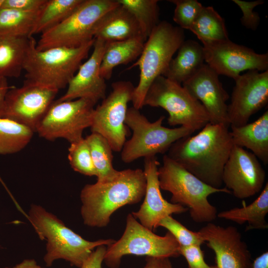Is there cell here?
<instances>
[{
  "instance_id": "cell-30",
  "label": "cell",
  "mask_w": 268,
  "mask_h": 268,
  "mask_svg": "<svg viewBox=\"0 0 268 268\" xmlns=\"http://www.w3.org/2000/svg\"><path fill=\"white\" fill-rule=\"evenodd\" d=\"M39 11L27 12L0 8V37H31Z\"/></svg>"
},
{
  "instance_id": "cell-32",
  "label": "cell",
  "mask_w": 268,
  "mask_h": 268,
  "mask_svg": "<svg viewBox=\"0 0 268 268\" xmlns=\"http://www.w3.org/2000/svg\"><path fill=\"white\" fill-rule=\"evenodd\" d=\"M134 16L143 37L146 40L159 23L157 0H116Z\"/></svg>"
},
{
  "instance_id": "cell-26",
  "label": "cell",
  "mask_w": 268,
  "mask_h": 268,
  "mask_svg": "<svg viewBox=\"0 0 268 268\" xmlns=\"http://www.w3.org/2000/svg\"><path fill=\"white\" fill-rule=\"evenodd\" d=\"M242 207H235L221 211L217 216L242 224L247 222L245 231L264 230L268 228L266 216L268 213V183H266L259 196L251 204L243 203Z\"/></svg>"
},
{
  "instance_id": "cell-28",
  "label": "cell",
  "mask_w": 268,
  "mask_h": 268,
  "mask_svg": "<svg viewBox=\"0 0 268 268\" xmlns=\"http://www.w3.org/2000/svg\"><path fill=\"white\" fill-rule=\"evenodd\" d=\"M83 0H46L37 15L31 32L43 33L59 24L81 4Z\"/></svg>"
},
{
  "instance_id": "cell-37",
  "label": "cell",
  "mask_w": 268,
  "mask_h": 268,
  "mask_svg": "<svg viewBox=\"0 0 268 268\" xmlns=\"http://www.w3.org/2000/svg\"><path fill=\"white\" fill-rule=\"evenodd\" d=\"M180 254L185 258L189 268H217L206 264L200 245L180 247Z\"/></svg>"
},
{
  "instance_id": "cell-16",
  "label": "cell",
  "mask_w": 268,
  "mask_h": 268,
  "mask_svg": "<svg viewBox=\"0 0 268 268\" xmlns=\"http://www.w3.org/2000/svg\"><path fill=\"white\" fill-rule=\"evenodd\" d=\"M266 172L258 158L251 152L234 145L222 173L225 188L239 199H247L263 187Z\"/></svg>"
},
{
  "instance_id": "cell-24",
  "label": "cell",
  "mask_w": 268,
  "mask_h": 268,
  "mask_svg": "<svg viewBox=\"0 0 268 268\" xmlns=\"http://www.w3.org/2000/svg\"><path fill=\"white\" fill-rule=\"evenodd\" d=\"M34 39L33 36L0 37V78L20 76Z\"/></svg>"
},
{
  "instance_id": "cell-34",
  "label": "cell",
  "mask_w": 268,
  "mask_h": 268,
  "mask_svg": "<svg viewBox=\"0 0 268 268\" xmlns=\"http://www.w3.org/2000/svg\"><path fill=\"white\" fill-rule=\"evenodd\" d=\"M163 227L168 230L176 239L180 247L201 245L204 243L198 232H194L186 228L172 215L166 216L159 222L158 227Z\"/></svg>"
},
{
  "instance_id": "cell-15",
  "label": "cell",
  "mask_w": 268,
  "mask_h": 268,
  "mask_svg": "<svg viewBox=\"0 0 268 268\" xmlns=\"http://www.w3.org/2000/svg\"><path fill=\"white\" fill-rule=\"evenodd\" d=\"M231 102L228 105L230 126H241L268 102V70H249L235 80Z\"/></svg>"
},
{
  "instance_id": "cell-22",
  "label": "cell",
  "mask_w": 268,
  "mask_h": 268,
  "mask_svg": "<svg viewBox=\"0 0 268 268\" xmlns=\"http://www.w3.org/2000/svg\"><path fill=\"white\" fill-rule=\"evenodd\" d=\"M230 127L234 145L250 149L265 164L268 163V110L251 123Z\"/></svg>"
},
{
  "instance_id": "cell-42",
  "label": "cell",
  "mask_w": 268,
  "mask_h": 268,
  "mask_svg": "<svg viewBox=\"0 0 268 268\" xmlns=\"http://www.w3.org/2000/svg\"><path fill=\"white\" fill-rule=\"evenodd\" d=\"M12 268H45L37 265L34 259H25Z\"/></svg>"
},
{
  "instance_id": "cell-31",
  "label": "cell",
  "mask_w": 268,
  "mask_h": 268,
  "mask_svg": "<svg viewBox=\"0 0 268 268\" xmlns=\"http://www.w3.org/2000/svg\"><path fill=\"white\" fill-rule=\"evenodd\" d=\"M34 133L24 125L0 118V154L20 151L30 141Z\"/></svg>"
},
{
  "instance_id": "cell-14",
  "label": "cell",
  "mask_w": 268,
  "mask_h": 268,
  "mask_svg": "<svg viewBox=\"0 0 268 268\" xmlns=\"http://www.w3.org/2000/svg\"><path fill=\"white\" fill-rule=\"evenodd\" d=\"M202 44L206 64L218 75H224L235 80L244 70H268V53L258 54L229 39Z\"/></svg>"
},
{
  "instance_id": "cell-3",
  "label": "cell",
  "mask_w": 268,
  "mask_h": 268,
  "mask_svg": "<svg viewBox=\"0 0 268 268\" xmlns=\"http://www.w3.org/2000/svg\"><path fill=\"white\" fill-rule=\"evenodd\" d=\"M27 215L39 238L47 241L44 260L48 267L56 260L63 259L80 268L95 248L108 246L115 241L112 239L86 240L40 205H31Z\"/></svg>"
},
{
  "instance_id": "cell-39",
  "label": "cell",
  "mask_w": 268,
  "mask_h": 268,
  "mask_svg": "<svg viewBox=\"0 0 268 268\" xmlns=\"http://www.w3.org/2000/svg\"><path fill=\"white\" fill-rule=\"evenodd\" d=\"M106 245H101L93 250L83 263L80 268H102L106 251Z\"/></svg>"
},
{
  "instance_id": "cell-23",
  "label": "cell",
  "mask_w": 268,
  "mask_h": 268,
  "mask_svg": "<svg viewBox=\"0 0 268 268\" xmlns=\"http://www.w3.org/2000/svg\"><path fill=\"white\" fill-rule=\"evenodd\" d=\"M163 75L179 84L196 74L204 64L203 46L193 40L184 41Z\"/></svg>"
},
{
  "instance_id": "cell-12",
  "label": "cell",
  "mask_w": 268,
  "mask_h": 268,
  "mask_svg": "<svg viewBox=\"0 0 268 268\" xmlns=\"http://www.w3.org/2000/svg\"><path fill=\"white\" fill-rule=\"evenodd\" d=\"M111 85V92L94 108L90 128L92 133L100 134L108 141L113 151L120 152L128 134L125 122L134 87L129 81H116Z\"/></svg>"
},
{
  "instance_id": "cell-2",
  "label": "cell",
  "mask_w": 268,
  "mask_h": 268,
  "mask_svg": "<svg viewBox=\"0 0 268 268\" xmlns=\"http://www.w3.org/2000/svg\"><path fill=\"white\" fill-rule=\"evenodd\" d=\"M146 186L143 170L138 168L120 171L117 178L110 182L85 185L80 195L84 224L92 227L107 226L115 211L142 200Z\"/></svg>"
},
{
  "instance_id": "cell-6",
  "label": "cell",
  "mask_w": 268,
  "mask_h": 268,
  "mask_svg": "<svg viewBox=\"0 0 268 268\" xmlns=\"http://www.w3.org/2000/svg\"><path fill=\"white\" fill-rule=\"evenodd\" d=\"M185 41L184 29L166 21H160L146 39L137 60L128 69L138 67L139 80L134 87L132 103L139 110L153 81L163 75L175 52Z\"/></svg>"
},
{
  "instance_id": "cell-29",
  "label": "cell",
  "mask_w": 268,
  "mask_h": 268,
  "mask_svg": "<svg viewBox=\"0 0 268 268\" xmlns=\"http://www.w3.org/2000/svg\"><path fill=\"white\" fill-rule=\"evenodd\" d=\"M190 30L202 44L229 39L224 19L211 6H202Z\"/></svg>"
},
{
  "instance_id": "cell-5",
  "label": "cell",
  "mask_w": 268,
  "mask_h": 268,
  "mask_svg": "<svg viewBox=\"0 0 268 268\" xmlns=\"http://www.w3.org/2000/svg\"><path fill=\"white\" fill-rule=\"evenodd\" d=\"M94 40L77 48L38 51L34 39L24 66L26 80L58 91L65 88L87 57Z\"/></svg>"
},
{
  "instance_id": "cell-13",
  "label": "cell",
  "mask_w": 268,
  "mask_h": 268,
  "mask_svg": "<svg viewBox=\"0 0 268 268\" xmlns=\"http://www.w3.org/2000/svg\"><path fill=\"white\" fill-rule=\"evenodd\" d=\"M59 91L24 80L9 89L0 106V118L24 125L34 132L54 102Z\"/></svg>"
},
{
  "instance_id": "cell-25",
  "label": "cell",
  "mask_w": 268,
  "mask_h": 268,
  "mask_svg": "<svg viewBox=\"0 0 268 268\" xmlns=\"http://www.w3.org/2000/svg\"><path fill=\"white\" fill-rule=\"evenodd\" d=\"M146 41L142 36L107 43L100 68V75L111 78L114 68L134 61L140 55Z\"/></svg>"
},
{
  "instance_id": "cell-33",
  "label": "cell",
  "mask_w": 268,
  "mask_h": 268,
  "mask_svg": "<svg viewBox=\"0 0 268 268\" xmlns=\"http://www.w3.org/2000/svg\"><path fill=\"white\" fill-rule=\"evenodd\" d=\"M68 159L73 170L88 176H96L89 147L85 138L70 143Z\"/></svg>"
},
{
  "instance_id": "cell-1",
  "label": "cell",
  "mask_w": 268,
  "mask_h": 268,
  "mask_svg": "<svg viewBox=\"0 0 268 268\" xmlns=\"http://www.w3.org/2000/svg\"><path fill=\"white\" fill-rule=\"evenodd\" d=\"M229 128L208 123L197 134L175 141L167 155L205 183L221 188L223 168L234 145Z\"/></svg>"
},
{
  "instance_id": "cell-21",
  "label": "cell",
  "mask_w": 268,
  "mask_h": 268,
  "mask_svg": "<svg viewBox=\"0 0 268 268\" xmlns=\"http://www.w3.org/2000/svg\"><path fill=\"white\" fill-rule=\"evenodd\" d=\"M139 36H143L138 23L133 14L120 3L101 17L94 31V39L107 43Z\"/></svg>"
},
{
  "instance_id": "cell-10",
  "label": "cell",
  "mask_w": 268,
  "mask_h": 268,
  "mask_svg": "<svg viewBox=\"0 0 268 268\" xmlns=\"http://www.w3.org/2000/svg\"><path fill=\"white\" fill-rule=\"evenodd\" d=\"M180 247L169 231L163 236L156 235L129 213L123 234L119 240L107 246L104 262L110 268H118L125 255L176 258L180 255Z\"/></svg>"
},
{
  "instance_id": "cell-17",
  "label": "cell",
  "mask_w": 268,
  "mask_h": 268,
  "mask_svg": "<svg viewBox=\"0 0 268 268\" xmlns=\"http://www.w3.org/2000/svg\"><path fill=\"white\" fill-rule=\"evenodd\" d=\"M198 232L214 252L217 268H252L251 253L236 227L209 222Z\"/></svg>"
},
{
  "instance_id": "cell-7",
  "label": "cell",
  "mask_w": 268,
  "mask_h": 268,
  "mask_svg": "<svg viewBox=\"0 0 268 268\" xmlns=\"http://www.w3.org/2000/svg\"><path fill=\"white\" fill-rule=\"evenodd\" d=\"M165 116L151 122L134 107L128 109L125 123L133 132L132 137L126 141L121 150V159L131 163L141 157L164 154L177 140L195 132L183 126L169 128L162 126Z\"/></svg>"
},
{
  "instance_id": "cell-43",
  "label": "cell",
  "mask_w": 268,
  "mask_h": 268,
  "mask_svg": "<svg viewBox=\"0 0 268 268\" xmlns=\"http://www.w3.org/2000/svg\"><path fill=\"white\" fill-rule=\"evenodd\" d=\"M0 181L1 183L3 184V186L5 185V184H3L4 183H3V181H2L1 179L0 178Z\"/></svg>"
},
{
  "instance_id": "cell-19",
  "label": "cell",
  "mask_w": 268,
  "mask_h": 268,
  "mask_svg": "<svg viewBox=\"0 0 268 268\" xmlns=\"http://www.w3.org/2000/svg\"><path fill=\"white\" fill-rule=\"evenodd\" d=\"M159 165L156 156L144 158L143 172L146 182L144 199L139 210L132 213L143 226L152 231L165 216L181 214L189 210L185 206L169 202L163 198L158 176Z\"/></svg>"
},
{
  "instance_id": "cell-9",
  "label": "cell",
  "mask_w": 268,
  "mask_h": 268,
  "mask_svg": "<svg viewBox=\"0 0 268 268\" xmlns=\"http://www.w3.org/2000/svg\"><path fill=\"white\" fill-rule=\"evenodd\" d=\"M119 4L116 0H83L62 22L42 33L36 48H77L94 39L95 27L101 17Z\"/></svg>"
},
{
  "instance_id": "cell-20",
  "label": "cell",
  "mask_w": 268,
  "mask_h": 268,
  "mask_svg": "<svg viewBox=\"0 0 268 268\" xmlns=\"http://www.w3.org/2000/svg\"><path fill=\"white\" fill-rule=\"evenodd\" d=\"M106 44L95 39L90 57L81 64L69 82L67 91L57 101L84 98L96 104L105 98L107 86L105 79L100 75V68Z\"/></svg>"
},
{
  "instance_id": "cell-41",
  "label": "cell",
  "mask_w": 268,
  "mask_h": 268,
  "mask_svg": "<svg viewBox=\"0 0 268 268\" xmlns=\"http://www.w3.org/2000/svg\"><path fill=\"white\" fill-rule=\"evenodd\" d=\"M252 268H268V252L257 257L252 263Z\"/></svg>"
},
{
  "instance_id": "cell-8",
  "label": "cell",
  "mask_w": 268,
  "mask_h": 268,
  "mask_svg": "<svg viewBox=\"0 0 268 268\" xmlns=\"http://www.w3.org/2000/svg\"><path fill=\"white\" fill-rule=\"evenodd\" d=\"M161 107L168 113V124L180 125L195 132L209 123V116L201 103L181 85L163 75L152 83L145 96L144 106Z\"/></svg>"
},
{
  "instance_id": "cell-18",
  "label": "cell",
  "mask_w": 268,
  "mask_h": 268,
  "mask_svg": "<svg viewBox=\"0 0 268 268\" xmlns=\"http://www.w3.org/2000/svg\"><path fill=\"white\" fill-rule=\"evenodd\" d=\"M182 86L203 106L210 123L230 127L226 103L229 96L218 75L207 64H204L196 74L183 83Z\"/></svg>"
},
{
  "instance_id": "cell-40",
  "label": "cell",
  "mask_w": 268,
  "mask_h": 268,
  "mask_svg": "<svg viewBox=\"0 0 268 268\" xmlns=\"http://www.w3.org/2000/svg\"><path fill=\"white\" fill-rule=\"evenodd\" d=\"M143 268H173L169 258L146 257Z\"/></svg>"
},
{
  "instance_id": "cell-36",
  "label": "cell",
  "mask_w": 268,
  "mask_h": 268,
  "mask_svg": "<svg viewBox=\"0 0 268 268\" xmlns=\"http://www.w3.org/2000/svg\"><path fill=\"white\" fill-rule=\"evenodd\" d=\"M241 9L243 16L240 20L241 24L246 28L256 30L259 26L260 17L259 13L254 11V9L258 5L262 4L264 1L258 0L253 1H246L240 0H233Z\"/></svg>"
},
{
  "instance_id": "cell-38",
  "label": "cell",
  "mask_w": 268,
  "mask_h": 268,
  "mask_svg": "<svg viewBox=\"0 0 268 268\" xmlns=\"http://www.w3.org/2000/svg\"><path fill=\"white\" fill-rule=\"evenodd\" d=\"M46 1V0H0V8L36 12L40 10Z\"/></svg>"
},
{
  "instance_id": "cell-11",
  "label": "cell",
  "mask_w": 268,
  "mask_h": 268,
  "mask_svg": "<svg viewBox=\"0 0 268 268\" xmlns=\"http://www.w3.org/2000/svg\"><path fill=\"white\" fill-rule=\"evenodd\" d=\"M88 99L55 101L39 123L36 132L47 140L64 138L70 143L83 137V131L91 127L94 106Z\"/></svg>"
},
{
  "instance_id": "cell-35",
  "label": "cell",
  "mask_w": 268,
  "mask_h": 268,
  "mask_svg": "<svg viewBox=\"0 0 268 268\" xmlns=\"http://www.w3.org/2000/svg\"><path fill=\"white\" fill-rule=\"evenodd\" d=\"M175 5L173 20L183 29L190 30L202 5L197 0H170Z\"/></svg>"
},
{
  "instance_id": "cell-27",
  "label": "cell",
  "mask_w": 268,
  "mask_h": 268,
  "mask_svg": "<svg viewBox=\"0 0 268 268\" xmlns=\"http://www.w3.org/2000/svg\"><path fill=\"white\" fill-rule=\"evenodd\" d=\"M96 171L97 182L104 183L114 180L120 171L113 165V150L108 141L100 134L92 133L85 137Z\"/></svg>"
},
{
  "instance_id": "cell-4",
  "label": "cell",
  "mask_w": 268,
  "mask_h": 268,
  "mask_svg": "<svg viewBox=\"0 0 268 268\" xmlns=\"http://www.w3.org/2000/svg\"><path fill=\"white\" fill-rule=\"evenodd\" d=\"M158 176L160 189L171 193V202L188 208L191 217L197 223H207L216 218L217 209L209 202L208 196L216 193H231L225 187L207 185L167 154L158 167Z\"/></svg>"
}]
</instances>
